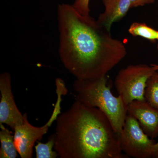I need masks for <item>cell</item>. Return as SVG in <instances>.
<instances>
[{
  "mask_svg": "<svg viewBox=\"0 0 158 158\" xmlns=\"http://www.w3.org/2000/svg\"><path fill=\"white\" fill-rule=\"evenodd\" d=\"M59 55L67 70L78 80L106 76L126 56V48L113 38L97 21L84 16L72 5L60 4L57 9Z\"/></svg>",
  "mask_w": 158,
  "mask_h": 158,
  "instance_id": "1",
  "label": "cell"
},
{
  "mask_svg": "<svg viewBox=\"0 0 158 158\" xmlns=\"http://www.w3.org/2000/svg\"><path fill=\"white\" fill-rule=\"evenodd\" d=\"M54 149L61 158H126L106 115L77 101L57 117Z\"/></svg>",
  "mask_w": 158,
  "mask_h": 158,
  "instance_id": "2",
  "label": "cell"
},
{
  "mask_svg": "<svg viewBox=\"0 0 158 158\" xmlns=\"http://www.w3.org/2000/svg\"><path fill=\"white\" fill-rule=\"evenodd\" d=\"M106 76L94 80H78L73 88L77 93L76 101L103 112L116 134L120 132L127 115V106L120 95L114 96L107 85Z\"/></svg>",
  "mask_w": 158,
  "mask_h": 158,
  "instance_id": "3",
  "label": "cell"
},
{
  "mask_svg": "<svg viewBox=\"0 0 158 158\" xmlns=\"http://www.w3.org/2000/svg\"><path fill=\"white\" fill-rule=\"evenodd\" d=\"M57 95L56 102L52 116L48 121L40 127L32 125L28 120L27 115L24 113L23 123L18 126L15 128L14 142L19 154L22 158L33 157V148L35 143L40 141L44 135L48 131L54 121L61 113V103L62 96L67 93L65 83L62 80H59L56 82Z\"/></svg>",
  "mask_w": 158,
  "mask_h": 158,
  "instance_id": "4",
  "label": "cell"
},
{
  "mask_svg": "<svg viewBox=\"0 0 158 158\" xmlns=\"http://www.w3.org/2000/svg\"><path fill=\"white\" fill-rule=\"evenodd\" d=\"M156 71L151 65L140 64L128 65L118 71L114 85L127 106L134 101L145 100L147 82Z\"/></svg>",
  "mask_w": 158,
  "mask_h": 158,
  "instance_id": "5",
  "label": "cell"
},
{
  "mask_svg": "<svg viewBox=\"0 0 158 158\" xmlns=\"http://www.w3.org/2000/svg\"><path fill=\"white\" fill-rule=\"evenodd\" d=\"M118 136L120 148L128 157L152 158V150L156 141L144 133L133 116L127 114Z\"/></svg>",
  "mask_w": 158,
  "mask_h": 158,
  "instance_id": "6",
  "label": "cell"
},
{
  "mask_svg": "<svg viewBox=\"0 0 158 158\" xmlns=\"http://www.w3.org/2000/svg\"><path fill=\"white\" fill-rule=\"evenodd\" d=\"M0 124H5L14 131L23 123L24 115L15 102L11 88V75L4 72L0 75Z\"/></svg>",
  "mask_w": 158,
  "mask_h": 158,
  "instance_id": "7",
  "label": "cell"
},
{
  "mask_svg": "<svg viewBox=\"0 0 158 158\" xmlns=\"http://www.w3.org/2000/svg\"><path fill=\"white\" fill-rule=\"evenodd\" d=\"M127 114L137 119L144 133L151 139L158 137V110L146 100H135L127 106Z\"/></svg>",
  "mask_w": 158,
  "mask_h": 158,
  "instance_id": "8",
  "label": "cell"
},
{
  "mask_svg": "<svg viewBox=\"0 0 158 158\" xmlns=\"http://www.w3.org/2000/svg\"><path fill=\"white\" fill-rule=\"evenodd\" d=\"M105 10L99 15L97 22L109 31L114 23L120 20L131 9L130 0H102Z\"/></svg>",
  "mask_w": 158,
  "mask_h": 158,
  "instance_id": "9",
  "label": "cell"
},
{
  "mask_svg": "<svg viewBox=\"0 0 158 158\" xmlns=\"http://www.w3.org/2000/svg\"><path fill=\"white\" fill-rule=\"evenodd\" d=\"M0 158H17L19 153L15 144L14 135L3 124H0Z\"/></svg>",
  "mask_w": 158,
  "mask_h": 158,
  "instance_id": "10",
  "label": "cell"
},
{
  "mask_svg": "<svg viewBox=\"0 0 158 158\" xmlns=\"http://www.w3.org/2000/svg\"><path fill=\"white\" fill-rule=\"evenodd\" d=\"M128 32L134 37H143L152 42L157 40L158 31L144 23H133L129 28Z\"/></svg>",
  "mask_w": 158,
  "mask_h": 158,
  "instance_id": "11",
  "label": "cell"
},
{
  "mask_svg": "<svg viewBox=\"0 0 158 158\" xmlns=\"http://www.w3.org/2000/svg\"><path fill=\"white\" fill-rule=\"evenodd\" d=\"M145 100L158 110V71L150 77L144 91Z\"/></svg>",
  "mask_w": 158,
  "mask_h": 158,
  "instance_id": "12",
  "label": "cell"
},
{
  "mask_svg": "<svg viewBox=\"0 0 158 158\" xmlns=\"http://www.w3.org/2000/svg\"><path fill=\"white\" fill-rule=\"evenodd\" d=\"M35 146L36 156L37 158H56L59 156L56 151H53L56 143V135L55 134L48 137V141L46 143L37 141Z\"/></svg>",
  "mask_w": 158,
  "mask_h": 158,
  "instance_id": "13",
  "label": "cell"
},
{
  "mask_svg": "<svg viewBox=\"0 0 158 158\" xmlns=\"http://www.w3.org/2000/svg\"><path fill=\"white\" fill-rule=\"evenodd\" d=\"M90 0H75L73 7L78 13L84 16L90 15Z\"/></svg>",
  "mask_w": 158,
  "mask_h": 158,
  "instance_id": "14",
  "label": "cell"
},
{
  "mask_svg": "<svg viewBox=\"0 0 158 158\" xmlns=\"http://www.w3.org/2000/svg\"><path fill=\"white\" fill-rule=\"evenodd\" d=\"M131 8H136L139 6H144L145 5L152 4L155 0H130Z\"/></svg>",
  "mask_w": 158,
  "mask_h": 158,
  "instance_id": "15",
  "label": "cell"
},
{
  "mask_svg": "<svg viewBox=\"0 0 158 158\" xmlns=\"http://www.w3.org/2000/svg\"><path fill=\"white\" fill-rule=\"evenodd\" d=\"M152 158H158V141L154 144L152 148Z\"/></svg>",
  "mask_w": 158,
  "mask_h": 158,
  "instance_id": "16",
  "label": "cell"
},
{
  "mask_svg": "<svg viewBox=\"0 0 158 158\" xmlns=\"http://www.w3.org/2000/svg\"><path fill=\"white\" fill-rule=\"evenodd\" d=\"M151 65L156 70L158 71V65H157V64H151Z\"/></svg>",
  "mask_w": 158,
  "mask_h": 158,
  "instance_id": "17",
  "label": "cell"
},
{
  "mask_svg": "<svg viewBox=\"0 0 158 158\" xmlns=\"http://www.w3.org/2000/svg\"><path fill=\"white\" fill-rule=\"evenodd\" d=\"M157 40H158V37Z\"/></svg>",
  "mask_w": 158,
  "mask_h": 158,
  "instance_id": "18",
  "label": "cell"
}]
</instances>
